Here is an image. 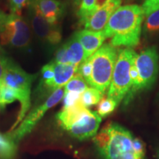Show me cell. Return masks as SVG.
Listing matches in <instances>:
<instances>
[{"mask_svg":"<svg viewBox=\"0 0 159 159\" xmlns=\"http://www.w3.org/2000/svg\"><path fill=\"white\" fill-rule=\"evenodd\" d=\"M72 1H73V2H74L75 5L78 7L80 2V0H72Z\"/></svg>","mask_w":159,"mask_h":159,"instance_id":"4dcf8cb0","label":"cell"},{"mask_svg":"<svg viewBox=\"0 0 159 159\" xmlns=\"http://www.w3.org/2000/svg\"><path fill=\"white\" fill-rule=\"evenodd\" d=\"M36 75L28 74L15 63L10 59H7L3 77V84L16 91L19 97L18 100L21 104L16 121L12 126L9 132L15 130L27 116V111L30 107L32 83Z\"/></svg>","mask_w":159,"mask_h":159,"instance_id":"3957f363","label":"cell"},{"mask_svg":"<svg viewBox=\"0 0 159 159\" xmlns=\"http://www.w3.org/2000/svg\"><path fill=\"white\" fill-rule=\"evenodd\" d=\"M81 94L76 92H66L63 95V108H68L76 104L80 100Z\"/></svg>","mask_w":159,"mask_h":159,"instance_id":"484cf974","label":"cell"},{"mask_svg":"<svg viewBox=\"0 0 159 159\" xmlns=\"http://www.w3.org/2000/svg\"><path fill=\"white\" fill-rule=\"evenodd\" d=\"M133 148L134 152L139 157L143 159L145 155V147L144 143L141 139L138 138L134 139L133 141Z\"/></svg>","mask_w":159,"mask_h":159,"instance_id":"f1b7e54d","label":"cell"},{"mask_svg":"<svg viewBox=\"0 0 159 159\" xmlns=\"http://www.w3.org/2000/svg\"><path fill=\"white\" fill-rule=\"evenodd\" d=\"M121 3L122 0H111L85 21L83 24L85 30L94 32L102 31L114 11L120 7Z\"/></svg>","mask_w":159,"mask_h":159,"instance_id":"8fae6325","label":"cell"},{"mask_svg":"<svg viewBox=\"0 0 159 159\" xmlns=\"http://www.w3.org/2000/svg\"><path fill=\"white\" fill-rule=\"evenodd\" d=\"M103 95L101 91L94 88H88L85 90L80 97V102L84 105L85 108L98 104L99 101L103 98Z\"/></svg>","mask_w":159,"mask_h":159,"instance_id":"ac0fdd59","label":"cell"},{"mask_svg":"<svg viewBox=\"0 0 159 159\" xmlns=\"http://www.w3.org/2000/svg\"><path fill=\"white\" fill-rule=\"evenodd\" d=\"M17 144L8 135L0 133V159H13L16 156Z\"/></svg>","mask_w":159,"mask_h":159,"instance_id":"e0dca14e","label":"cell"},{"mask_svg":"<svg viewBox=\"0 0 159 159\" xmlns=\"http://www.w3.org/2000/svg\"><path fill=\"white\" fill-rule=\"evenodd\" d=\"M31 26L35 35L44 42L56 45L61 41V32L57 25H52L46 20L36 8L30 5Z\"/></svg>","mask_w":159,"mask_h":159,"instance_id":"30bf717a","label":"cell"},{"mask_svg":"<svg viewBox=\"0 0 159 159\" xmlns=\"http://www.w3.org/2000/svg\"><path fill=\"white\" fill-rule=\"evenodd\" d=\"M65 45L66 47V54L69 63L78 67L80 63L85 61L84 50L81 43H80L75 35H74V36L69 40L65 43Z\"/></svg>","mask_w":159,"mask_h":159,"instance_id":"2e32d148","label":"cell"},{"mask_svg":"<svg viewBox=\"0 0 159 159\" xmlns=\"http://www.w3.org/2000/svg\"><path fill=\"white\" fill-rule=\"evenodd\" d=\"M101 120L97 112L85 108L65 130L79 140H85L96 136Z\"/></svg>","mask_w":159,"mask_h":159,"instance_id":"9c48e42d","label":"cell"},{"mask_svg":"<svg viewBox=\"0 0 159 159\" xmlns=\"http://www.w3.org/2000/svg\"><path fill=\"white\" fill-rule=\"evenodd\" d=\"M55 77L53 79L49 91L54 92L57 89L63 88L65 85L70 80L71 77L77 73L78 67L70 63H54Z\"/></svg>","mask_w":159,"mask_h":159,"instance_id":"5bb4252c","label":"cell"},{"mask_svg":"<svg viewBox=\"0 0 159 159\" xmlns=\"http://www.w3.org/2000/svg\"><path fill=\"white\" fill-rule=\"evenodd\" d=\"M142 7L137 5L120 6L111 16L103 30L106 39L111 38L113 47H134L139 43L144 19Z\"/></svg>","mask_w":159,"mask_h":159,"instance_id":"6da1fadb","label":"cell"},{"mask_svg":"<svg viewBox=\"0 0 159 159\" xmlns=\"http://www.w3.org/2000/svg\"><path fill=\"white\" fill-rule=\"evenodd\" d=\"M30 2V0H9L11 13L21 16L22 10L29 6Z\"/></svg>","mask_w":159,"mask_h":159,"instance_id":"d4e9b609","label":"cell"},{"mask_svg":"<svg viewBox=\"0 0 159 159\" xmlns=\"http://www.w3.org/2000/svg\"><path fill=\"white\" fill-rule=\"evenodd\" d=\"M7 61V58H6L0 53V86L3 84V77L5 71Z\"/></svg>","mask_w":159,"mask_h":159,"instance_id":"f546056e","label":"cell"},{"mask_svg":"<svg viewBox=\"0 0 159 159\" xmlns=\"http://www.w3.org/2000/svg\"><path fill=\"white\" fill-rule=\"evenodd\" d=\"M158 53L156 47H152L137 55L135 64L141 82V90L148 89L155 83L158 73Z\"/></svg>","mask_w":159,"mask_h":159,"instance_id":"ba28073f","label":"cell"},{"mask_svg":"<svg viewBox=\"0 0 159 159\" xmlns=\"http://www.w3.org/2000/svg\"><path fill=\"white\" fill-rule=\"evenodd\" d=\"M18 94L14 89L5 84L0 86V108H4L7 105L18 100Z\"/></svg>","mask_w":159,"mask_h":159,"instance_id":"ffe728a7","label":"cell"},{"mask_svg":"<svg viewBox=\"0 0 159 159\" xmlns=\"http://www.w3.org/2000/svg\"><path fill=\"white\" fill-rule=\"evenodd\" d=\"M77 74L81 75L87 83H89L91 77V73H92V65L89 58L83 61L80 63L78 66L77 71Z\"/></svg>","mask_w":159,"mask_h":159,"instance_id":"cb8c5ba5","label":"cell"},{"mask_svg":"<svg viewBox=\"0 0 159 159\" xmlns=\"http://www.w3.org/2000/svg\"><path fill=\"white\" fill-rule=\"evenodd\" d=\"M29 5L36 8L48 22L54 25H57L65 10V4L61 0H30Z\"/></svg>","mask_w":159,"mask_h":159,"instance_id":"7c38bea8","label":"cell"},{"mask_svg":"<svg viewBox=\"0 0 159 159\" xmlns=\"http://www.w3.org/2000/svg\"><path fill=\"white\" fill-rule=\"evenodd\" d=\"M144 27L145 33L149 34L159 33V10L152 12L148 16Z\"/></svg>","mask_w":159,"mask_h":159,"instance_id":"7402d4cb","label":"cell"},{"mask_svg":"<svg viewBox=\"0 0 159 159\" xmlns=\"http://www.w3.org/2000/svg\"><path fill=\"white\" fill-rule=\"evenodd\" d=\"M93 141L104 159H142L134 152L131 133L116 123L105 125Z\"/></svg>","mask_w":159,"mask_h":159,"instance_id":"7a4b0ae2","label":"cell"},{"mask_svg":"<svg viewBox=\"0 0 159 159\" xmlns=\"http://www.w3.org/2000/svg\"><path fill=\"white\" fill-rule=\"evenodd\" d=\"M116 105V102L113 99L108 98V97H103L97 105V113L101 118L105 117L114 111Z\"/></svg>","mask_w":159,"mask_h":159,"instance_id":"603a6c76","label":"cell"},{"mask_svg":"<svg viewBox=\"0 0 159 159\" xmlns=\"http://www.w3.org/2000/svg\"><path fill=\"white\" fill-rule=\"evenodd\" d=\"M142 8L144 16H148L152 12L159 10V0H144Z\"/></svg>","mask_w":159,"mask_h":159,"instance_id":"4316f807","label":"cell"},{"mask_svg":"<svg viewBox=\"0 0 159 159\" xmlns=\"http://www.w3.org/2000/svg\"><path fill=\"white\" fill-rule=\"evenodd\" d=\"M53 62L55 63H69L66 54V47L65 44L60 47L57 51L55 61Z\"/></svg>","mask_w":159,"mask_h":159,"instance_id":"83f0119b","label":"cell"},{"mask_svg":"<svg viewBox=\"0 0 159 159\" xmlns=\"http://www.w3.org/2000/svg\"><path fill=\"white\" fill-rule=\"evenodd\" d=\"M137 54L134 49L125 48L118 52L115 63L108 97L118 105L125 97H128L132 89L130 68Z\"/></svg>","mask_w":159,"mask_h":159,"instance_id":"277c9868","label":"cell"},{"mask_svg":"<svg viewBox=\"0 0 159 159\" xmlns=\"http://www.w3.org/2000/svg\"><path fill=\"white\" fill-rule=\"evenodd\" d=\"M111 0H80L77 14L80 22L83 25L89 17L102 8Z\"/></svg>","mask_w":159,"mask_h":159,"instance_id":"9a60e30c","label":"cell"},{"mask_svg":"<svg viewBox=\"0 0 159 159\" xmlns=\"http://www.w3.org/2000/svg\"><path fill=\"white\" fill-rule=\"evenodd\" d=\"M118 51L110 44H104L89 57L92 73L88 84L105 94L111 85Z\"/></svg>","mask_w":159,"mask_h":159,"instance_id":"5b68a950","label":"cell"},{"mask_svg":"<svg viewBox=\"0 0 159 159\" xmlns=\"http://www.w3.org/2000/svg\"><path fill=\"white\" fill-rule=\"evenodd\" d=\"M54 65V62L49 63L43 66L41 70V85L48 91L55 77Z\"/></svg>","mask_w":159,"mask_h":159,"instance_id":"44dd1931","label":"cell"},{"mask_svg":"<svg viewBox=\"0 0 159 159\" xmlns=\"http://www.w3.org/2000/svg\"><path fill=\"white\" fill-rule=\"evenodd\" d=\"M75 36L78 39L84 50L85 61L98 50L103 45L105 38L103 31L94 32L83 30L75 33Z\"/></svg>","mask_w":159,"mask_h":159,"instance_id":"4fadbf2b","label":"cell"},{"mask_svg":"<svg viewBox=\"0 0 159 159\" xmlns=\"http://www.w3.org/2000/svg\"><path fill=\"white\" fill-rule=\"evenodd\" d=\"M158 157H159V154H158Z\"/></svg>","mask_w":159,"mask_h":159,"instance_id":"1f68e13d","label":"cell"},{"mask_svg":"<svg viewBox=\"0 0 159 159\" xmlns=\"http://www.w3.org/2000/svg\"><path fill=\"white\" fill-rule=\"evenodd\" d=\"M31 41V30L21 16L0 11V43L16 48H25Z\"/></svg>","mask_w":159,"mask_h":159,"instance_id":"8992f818","label":"cell"},{"mask_svg":"<svg viewBox=\"0 0 159 159\" xmlns=\"http://www.w3.org/2000/svg\"><path fill=\"white\" fill-rule=\"evenodd\" d=\"M63 95L64 88L57 89L49 95L47 100L42 104L38 105L33 111H31L15 130L7 132V134L15 143H19L26 136L30 134L46 113L63 99Z\"/></svg>","mask_w":159,"mask_h":159,"instance_id":"52a82bcc","label":"cell"},{"mask_svg":"<svg viewBox=\"0 0 159 159\" xmlns=\"http://www.w3.org/2000/svg\"><path fill=\"white\" fill-rule=\"evenodd\" d=\"M88 83L85 80L84 78L76 73L74 76L71 77L70 80L65 85L64 93L66 92H76L82 94L88 87Z\"/></svg>","mask_w":159,"mask_h":159,"instance_id":"d6986e66","label":"cell"}]
</instances>
